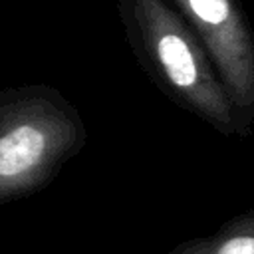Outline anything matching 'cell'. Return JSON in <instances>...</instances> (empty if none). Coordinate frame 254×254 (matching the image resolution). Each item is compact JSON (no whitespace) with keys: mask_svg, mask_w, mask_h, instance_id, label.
Returning a JSON list of instances; mask_svg holds the SVG:
<instances>
[{"mask_svg":"<svg viewBox=\"0 0 254 254\" xmlns=\"http://www.w3.org/2000/svg\"><path fill=\"white\" fill-rule=\"evenodd\" d=\"M44 135L32 125H20L0 139V177H16L34 167L44 153Z\"/></svg>","mask_w":254,"mask_h":254,"instance_id":"cell-1","label":"cell"},{"mask_svg":"<svg viewBox=\"0 0 254 254\" xmlns=\"http://www.w3.org/2000/svg\"><path fill=\"white\" fill-rule=\"evenodd\" d=\"M159 58L173 83L187 87L196 77V67L189 46L179 36H165L159 42Z\"/></svg>","mask_w":254,"mask_h":254,"instance_id":"cell-2","label":"cell"},{"mask_svg":"<svg viewBox=\"0 0 254 254\" xmlns=\"http://www.w3.org/2000/svg\"><path fill=\"white\" fill-rule=\"evenodd\" d=\"M190 10L208 24H220L228 16V2L226 0H189Z\"/></svg>","mask_w":254,"mask_h":254,"instance_id":"cell-3","label":"cell"},{"mask_svg":"<svg viewBox=\"0 0 254 254\" xmlns=\"http://www.w3.org/2000/svg\"><path fill=\"white\" fill-rule=\"evenodd\" d=\"M218 254H254V238L252 236H236L222 244Z\"/></svg>","mask_w":254,"mask_h":254,"instance_id":"cell-4","label":"cell"}]
</instances>
